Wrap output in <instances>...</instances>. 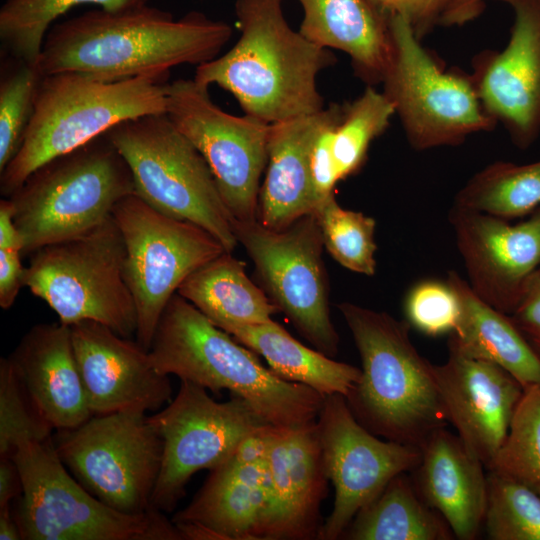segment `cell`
I'll return each instance as SVG.
<instances>
[{
	"mask_svg": "<svg viewBox=\"0 0 540 540\" xmlns=\"http://www.w3.org/2000/svg\"><path fill=\"white\" fill-rule=\"evenodd\" d=\"M304 16L299 32L314 44L346 53L368 85L383 81L393 43L388 16L369 0H297Z\"/></svg>",
	"mask_w": 540,
	"mask_h": 540,
	"instance_id": "obj_26",
	"label": "cell"
},
{
	"mask_svg": "<svg viewBox=\"0 0 540 540\" xmlns=\"http://www.w3.org/2000/svg\"><path fill=\"white\" fill-rule=\"evenodd\" d=\"M338 309L362 364L360 381L345 397L350 411L374 435L420 448L449 423L434 364L413 345L407 321L349 302Z\"/></svg>",
	"mask_w": 540,
	"mask_h": 540,
	"instance_id": "obj_4",
	"label": "cell"
},
{
	"mask_svg": "<svg viewBox=\"0 0 540 540\" xmlns=\"http://www.w3.org/2000/svg\"><path fill=\"white\" fill-rule=\"evenodd\" d=\"M35 407L54 430L73 429L91 416L70 326L31 327L8 356Z\"/></svg>",
	"mask_w": 540,
	"mask_h": 540,
	"instance_id": "obj_23",
	"label": "cell"
},
{
	"mask_svg": "<svg viewBox=\"0 0 540 540\" xmlns=\"http://www.w3.org/2000/svg\"><path fill=\"white\" fill-rule=\"evenodd\" d=\"M510 316L540 358V275L538 272L530 280L523 298Z\"/></svg>",
	"mask_w": 540,
	"mask_h": 540,
	"instance_id": "obj_43",
	"label": "cell"
},
{
	"mask_svg": "<svg viewBox=\"0 0 540 540\" xmlns=\"http://www.w3.org/2000/svg\"><path fill=\"white\" fill-rule=\"evenodd\" d=\"M169 73L108 81L76 72L43 75L22 144L3 171L9 197L36 169L119 123L166 113Z\"/></svg>",
	"mask_w": 540,
	"mask_h": 540,
	"instance_id": "obj_5",
	"label": "cell"
},
{
	"mask_svg": "<svg viewBox=\"0 0 540 540\" xmlns=\"http://www.w3.org/2000/svg\"><path fill=\"white\" fill-rule=\"evenodd\" d=\"M24 243L13 218L8 198L0 200V306L9 309L23 285L25 267L21 262Z\"/></svg>",
	"mask_w": 540,
	"mask_h": 540,
	"instance_id": "obj_40",
	"label": "cell"
},
{
	"mask_svg": "<svg viewBox=\"0 0 540 540\" xmlns=\"http://www.w3.org/2000/svg\"><path fill=\"white\" fill-rule=\"evenodd\" d=\"M343 105L333 104L332 111L321 127L311 152V176L319 204L329 196L340 181L333 156L335 128L342 116Z\"/></svg>",
	"mask_w": 540,
	"mask_h": 540,
	"instance_id": "obj_41",
	"label": "cell"
},
{
	"mask_svg": "<svg viewBox=\"0 0 540 540\" xmlns=\"http://www.w3.org/2000/svg\"><path fill=\"white\" fill-rule=\"evenodd\" d=\"M54 429L39 413L8 357L0 360V457L23 441H45Z\"/></svg>",
	"mask_w": 540,
	"mask_h": 540,
	"instance_id": "obj_38",
	"label": "cell"
},
{
	"mask_svg": "<svg viewBox=\"0 0 540 540\" xmlns=\"http://www.w3.org/2000/svg\"><path fill=\"white\" fill-rule=\"evenodd\" d=\"M0 540H22L11 505L0 508Z\"/></svg>",
	"mask_w": 540,
	"mask_h": 540,
	"instance_id": "obj_46",
	"label": "cell"
},
{
	"mask_svg": "<svg viewBox=\"0 0 540 540\" xmlns=\"http://www.w3.org/2000/svg\"><path fill=\"white\" fill-rule=\"evenodd\" d=\"M394 115L393 103L371 85L355 100L343 105L332 146L340 180L358 171L370 143L386 130Z\"/></svg>",
	"mask_w": 540,
	"mask_h": 540,
	"instance_id": "obj_33",
	"label": "cell"
},
{
	"mask_svg": "<svg viewBox=\"0 0 540 540\" xmlns=\"http://www.w3.org/2000/svg\"><path fill=\"white\" fill-rule=\"evenodd\" d=\"M149 0H7L0 9V39L15 60L37 65L48 29L73 7L85 4L118 11Z\"/></svg>",
	"mask_w": 540,
	"mask_h": 540,
	"instance_id": "obj_32",
	"label": "cell"
},
{
	"mask_svg": "<svg viewBox=\"0 0 540 540\" xmlns=\"http://www.w3.org/2000/svg\"><path fill=\"white\" fill-rule=\"evenodd\" d=\"M448 219L470 287L511 315L540 268V207L515 224L455 206Z\"/></svg>",
	"mask_w": 540,
	"mask_h": 540,
	"instance_id": "obj_17",
	"label": "cell"
},
{
	"mask_svg": "<svg viewBox=\"0 0 540 540\" xmlns=\"http://www.w3.org/2000/svg\"><path fill=\"white\" fill-rule=\"evenodd\" d=\"M272 513L265 540L318 539L328 481L317 422L281 428L267 455Z\"/></svg>",
	"mask_w": 540,
	"mask_h": 540,
	"instance_id": "obj_21",
	"label": "cell"
},
{
	"mask_svg": "<svg viewBox=\"0 0 540 540\" xmlns=\"http://www.w3.org/2000/svg\"><path fill=\"white\" fill-rule=\"evenodd\" d=\"M177 293L219 328L229 323L270 322L279 311L229 252L195 270Z\"/></svg>",
	"mask_w": 540,
	"mask_h": 540,
	"instance_id": "obj_29",
	"label": "cell"
},
{
	"mask_svg": "<svg viewBox=\"0 0 540 540\" xmlns=\"http://www.w3.org/2000/svg\"><path fill=\"white\" fill-rule=\"evenodd\" d=\"M135 193L131 171L106 134L36 169L8 198L24 254L78 237Z\"/></svg>",
	"mask_w": 540,
	"mask_h": 540,
	"instance_id": "obj_6",
	"label": "cell"
},
{
	"mask_svg": "<svg viewBox=\"0 0 540 540\" xmlns=\"http://www.w3.org/2000/svg\"><path fill=\"white\" fill-rule=\"evenodd\" d=\"M166 114L206 160L235 221L258 220L270 124L225 112L194 79L168 83Z\"/></svg>",
	"mask_w": 540,
	"mask_h": 540,
	"instance_id": "obj_15",
	"label": "cell"
},
{
	"mask_svg": "<svg viewBox=\"0 0 540 540\" xmlns=\"http://www.w3.org/2000/svg\"><path fill=\"white\" fill-rule=\"evenodd\" d=\"M514 11L506 47L477 54L470 75L485 111L528 149L540 135V0H498Z\"/></svg>",
	"mask_w": 540,
	"mask_h": 540,
	"instance_id": "obj_18",
	"label": "cell"
},
{
	"mask_svg": "<svg viewBox=\"0 0 540 540\" xmlns=\"http://www.w3.org/2000/svg\"><path fill=\"white\" fill-rule=\"evenodd\" d=\"M387 16L407 19L420 39L440 19L449 0H369Z\"/></svg>",
	"mask_w": 540,
	"mask_h": 540,
	"instance_id": "obj_42",
	"label": "cell"
},
{
	"mask_svg": "<svg viewBox=\"0 0 540 540\" xmlns=\"http://www.w3.org/2000/svg\"><path fill=\"white\" fill-rule=\"evenodd\" d=\"M420 449L421 460L411 471L419 497L441 514L456 538L475 539L486 509L484 464L445 427L434 431Z\"/></svg>",
	"mask_w": 540,
	"mask_h": 540,
	"instance_id": "obj_24",
	"label": "cell"
},
{
	"mask_svg": "<svg viewBox=\"0 0 540 540\" xmlns=\"http://www.w3.org/2000/svg\"><path fill=\"white\" fill-rule=\"evenodd\" d=\"M234 232L271 302L316 350L336 356L339 336L330 318L324 243L314 213L283 230L258 220L235 221Z\"/></svg>",
	"mask_w": 540,
	"mask_h": 540,
	"instance_id": "obj_13",
	"label": "cell"
},
{
	"mask_svg": "<svg viewBox=\"0 0 540 540\" xmlns=\"http://www.w3.org/2000/svg\"><path fill=\"white\" fill-rule=\"evenodd\" d=\"M483 526L492 540H540V496L522 483L488 471Z\"/></svg>",
	"mask_w": 540,
	"mask_h": 540,
	"instance_id": "obj_36",
	"label": "cell"
},
{
	"mask_svg": "<svg viewBox=\"0 0 540 540\" xmlns=\"http://www.w3.org/2000/svg\"><path fill=\"white\" fill-rule=\"evenodd\" d=\"M446 281L461 304L459 323L449 334L448 348L497 364L524 389L540 385V358L511 316L482 300L455 271L448 273Z\"/></svg>",
	"mask_w": 540,
	"mask_h": 540,
	"instance_id": "obj_27",
	"label": "cell"
},
{
	"mask_svg": "<svg viewBox=\"0 0 540 540\" xmlns=\"http://www.w3.org/2000/svg\"><path fill=\"white\" fill-rule=\"evenodd\" d=\"M148 352L159 373L177 376L215 394L228 390L276 427L316 421L325 397L307 385L278 377L254 351L178 293L165 307Z\"/></svg>",
	"mask_w": 540,
	"mask_h": 540,
	"instance_id": "obj_3",
	"label": "cell"
},
{
	"mask_svg": "<svg viewBox=\"0 0 540 540\" xmlns=\"http://www.w3.org/2000/svg\"><path fill=\"white\" fill-rule=\"evenodd\" d=\"M282 0H236L241 35L226 53L196 67L194 80L230 92L245 114L268 124L311 115L324 107L317 76L336 61L294 31Z\"/></svg>",
	"mask_w": 540,
	"mask_h": 540,
	"instance_id": "obj_2",
	"label": "cell"
},
{
	"mask_svg": "<svg viewBox=\"0 0 540 540\" xmlns=\"http://www.w3.org/2000/svg\"><path fill=\"white\" fill-rule=\"evenodd\" d=\"M316 422L325 470L335 488L333 509L318 539L336 540L394 476L417 467L421 449L377 438L356 420L341 394L325 395Z\"/></svg>",
	"mask_w": 540,
	"mask_h": 540,
	"instance_id": "obj_16",
	"label": "cell"
},
{
	"mask_svg": "<svg viewBox=\"0 0 540 540\" xmlns=\"http://www.w3.org/2000/svg\"><path fill=\"white\" fill-rule=\"evenodd\" d=\"M404 311L410 326L427 336L437 337L451 334L457 328L461 304L447 281L424 280L409 290Z\"/></svg>",
	"mask_w": 540,
	"mask_h": 540,
	"instance_id": "obj_39",
	"label": "cell"
},
{
	"mask_svg": "<svg viewBox=\"0 0 540 540\" xmlns=\"http://www.w3.org/2000/svg\"><path fill=\"white\" fill-rule=\"evenodd\" d=\"M165 408L148 416L162 440V462L151 507L172 512L198 471L215 470L241 440L268 424L242 397L217 402L207 389L187 380Z\"/></svg>",
	"mask_w": 540,
	"mask_h": 540,
	"instance_id": "obj_14",
	"label": "cell"
},
{
	"mask_svg": "<svg viewBox=\"0 0 540 540\" xmlns=\"http://www.w3.org/2000/svg\"><path fill=\"white\" fill-rule=\"evenodd\" d=\"M448 349V360L434 365L448 422L488 469L505 441L524 388L497 364Z\"/></svg>",
	"mask_w": 540,
	"mask_h": 540,
	"instance_id": "obj_20",
	"label": "cell"
},
{
	"mask_svg": "<svg viewBox=\"0 0 540 540\" xmlns=\"http://www.w3.org/2000/svg\"><path fill=\"white\" fill-rule=\"evenodd\" d=\"M52 439L69 472L104 504L126 514L153 509L163 445L147 412L93 415L76 428L57 430Z\"/></svg>",
	"mask_w": 540,
	"mask_h": 540,
	"instance_id": "obj_12",
	"label": "cell"
},
{
	"mask_svg": "<svg viewBox=\"0 0 540 540\" xmlns=\"http://www.w3.org/2000/svg\"><path fill=\"white\" fill-rule=\"evenodd\" d=\"M314 215L324 246L340 265L359 274H375L376 222L372 217L342 208L334 194L318 205Z\"/></svg>",
	"mask_w": 540,
	"mask_h": 540,
	"instance_id": "obj_34",
	"label": "cell"
},
{
	"mask_svg": "<svg viewBox=\"0 0 540 540\" xmlns=\"http://www.w3.org/2000/svg\"><path fill=\"white\" fill-rule=\"evenodd\" d=\"M388 22L393 55L383 93L409 144L415 150L455 146L471 134L491 131L497 123L485 111L471 76L446 71L404 17L391 15Z\"/></svg>",
	"mask_w": 540,
	"mask_h": 540,
	"instance_id": "obj_10",
	"label": "cell"
},
{
	"mask_svg": "<svg viewBox=\"0 0 540 540\" xmlns=\"http://www.w3.org/2000/svg\"><path fill=\"white\" fill-rule=\"evenodd\" d=\"M538 274L540 275V268H539V270H538Z\"/></svg>",
	"mask_w": 540,
	"mask_h": 540,
	"instance_id": "obj_47",
	"label": "cell"
},
{
	"mask_svg": "<svg viewBox=\"0 0 540 540\" xmlns=\"http://www.w3.org/2000/svg\"><path fill=\"white\" fill-rule=\"evenodd\" d=\"M125 246L111 216L78 237L32 254L23 285L68 326L91 320L136 335L137 312L124 277Z\"/></svg>",
	"mask_w": 540,
	"mask_h": 540,
	"instance_id": "obj_9",
	"label": "cell"
},
{
	"mask_svg": "<svg viewBox=\"0 0 540 540\" xmlns=\"http://www.w3.org/2000/svg\"><path fill=\"white\" fill-rule=\"evenodd\" d=\"M70 329L92 416L131 409L158 411L172 400L169 376L152 366L148 350L137 341L91 320Z\"/></svg>",
	"mask_w": 540,
	"mask_h": 540,
	"instance_id": "obj_19",
	"label": "cell"
},
{
	"mask_svg": "<svg viewBox=\"0 0 540 540\" xmlns=\"http://www.w3.org/2000/svg\"><path fill=\"white\" fill-rule=\"evenodd\" d=\"M272 513L267 458L212 470L194 499L172 517L183 540H265Z\"/></svg>",
	"mask_w": 540,
	"mask_h": 540,
	"instance_id": "obj_22",
	"label": "cell"
},
{
	"mask_svg": "<svg viewBox=\"0 0 540 540\" xmlns=\"http://www.w3.org/2000/svg\"><path fill=\"white\" fill-rule=\"evenodd\" d=\"M23 493L19 468L12 457H0V508L11 505Z\"/></svg>",
	"mask_w": 540,
	"mask_h": 540,
	"instance_id": "obj_44",
	"label": "cell"
},
{
	"mask_svg": "<svg viewBox=\"0 0 540 540\" xmlns=\"http://www.w3.org/2000/svg\"><path fill=\"white\" fill-rule=\"evenodd\" d=\"M221 329L261 355L278 377L307 385L324 396L341 394L346 397L361 379V368L335 361L303 345L273 320L229 323Z\"/></svg>",
	"mask_w": 540,
	"mask_h": 540,
	"instance_id": "obj_28",
	"label": "cell"
},
{
	"mask_svg": "<svg viewBox=\"0 0 540 540\" xmlns=\"http://www.w3.org/2000/svg\"><path fill=\"white\" fill-rule=\"evenodd\" d=\"M112 217L125 246L124 277L136 306V341L149 350L160 317L183 281L227 251L202 227L156 210L136 193L121 199Z\"/></svg>",
	"mask_w": 540,
	"mask_h": 540,
	"instance_id": "obj_11",
	"label": "cell"
},
{
	"mask_svg": "<svg viewBox=\"0 0 540 540\" xmlns=\"http://www.w3.org/2000/svg\"><path fill=\"white\" fill-rule=\"evenodd\" d=\"M487 470L540 496V385L524 389L505 441Z\"/></svg>",
	"mask_w": 540,
	"mask_h": 540,
	"instance_id": "obj_35",
	"label": "cell"
},
{
	"mask_svg": "<svg viewBox=\"0 0 540 540\" xmlns=\"http://www.w3.org/2000/svg\"><path fill=\"white\" fill-rule=\"evenodd\" d=\"M331 111L332 104L311 115L270 124L266 171L258 201V221L265 227L283 230L318 207L311 152Z\"/></svg>",
	"mask_w": 540,
	"mask_h": 540,
	"instance_id": "obj_25",
	"label": "cell"
},
{
	"mask_svg": "<svg viewBox=\"0 0 540 540\" xmlns=\"http://www.w3.org/2000/svg\"><path fill=\"white\" fill-rule=\"evenodd\" d=\"M125 159L135 193L156 210L192 222L232 253L235 219L202 154L166 113L119 123L105 133Z\"/></svg>",
	"mask_w": 540,
	"mask_h": 540,
	"instance_id": "obj_8",
	"label": "cell"
},
{
	"mask_svg": "<svg viewBox=\"0 0 540 540\" xmlns=\"http://www.w3.org/2000/svg\"><path fill=\"white\" fill-rule=\"evenodd\" d=\"M487 0H449L440 19L443 26H461L476 19L484 10Z\"/></svg>",
	"mask_w": 540,
	"mask_h": 540,
	"instance_id": "obj_45",
	"label": "cell"
},
{
	"mask_svg": "<svg viewBox=\"0 0 540 540\" xmlns=\"http://www.w3.org/2000/svg\"><path fill=\"white\" fill-rule=\"evenodd\" d=\"M453 206L505 220L527 217L540 207V160L487 165L458 191Z\"/></svg>",
	"mask_w": 540,
	"mask_h": 540,
	"instance_id": "obj_31",
	"label": "cell"
},
{
	"mask_svg": "<svg viewBox=\"0 0 540 540\" xmlns=\"http://www.w3.org/2000/svg\"><path fill=\"white\" fill-rule=\"evenodd\" d=\"M406 473L394 476L363 506L341 537L350 540L453 539L448 523L419 497Z\"/></svg>",
	"mask_w": 540,
	"mask_h": 540,
	"instance_id": "obj_30",
	"label": "cell"
},
{
	"mask_svg": "<svg viewBox=\"0 0 540 540\" xmlns=\"http://www.w3.org/2000/svg\"><path fill=\"white\" fill-rule=\"evenodd\" d=\"M10 457L23 482L13 511L22 540H183L159 510L126 514L93 496L68 472L52 437L23 441Z\"/></svg>",
	"mask_w": 540,
	"mask_h": 540,
	"instance_id": "obj_7",
	"label": "cell"
},
{
	"mask_svg": "<svg viewBox=\"0 0 540 540\" xmlns=\"http://www.w3.org/2000/svg\"><path fill=\"white\" fill-rule=\"evenodd\" d=\"M43 75L35 64L16 60L0 82V172L18 152L30 124Z\"/></svg>",
	"mask_w": 540,
	"mask_h": 540,
	"instance_id": "obj_37",
	"label": "cell"
},
{
	"mask_svg": "<svg viewBox=\"0 0 540 540\" xmlns=\"http://www.w3.org/2000/svg\"><path fill=\"white\" fill-rule=\"evenodd\" d=\"M231 36L229 24L199 12L175 19L148 4L100 8L54 26L37 66L42 75L76 72L108 81L169 73L216 58Z\"/></svg>",
	"mask_w": 540,
	"mask_h": 540,
	"instance_id": "obj_1",
	"label": "cell"
}]
</instances>
